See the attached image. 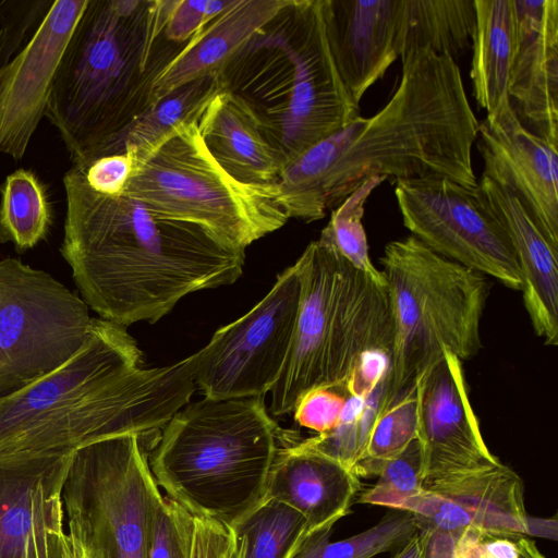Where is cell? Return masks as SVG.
Masks as SVG:
<instances>
[{
  "mask_svg": "<svg viewBox=\"0 0 558 558\" xmlns=\"http://www.w3.org/2000/svg\"><path fill=\"white\" fill-rule=\"evenodd\" d=\"M418 441L424 486L500 463L484 441L469 399L463 362L449 351L418 376Z\"/></svg>",
  "mask_w": 558,
  "mask_h": 558,
  "instance_id": "obj_15",
  "label": "cell"
},
{
  "mask_svg": "<svg viewBox=\"0 0 558 558\" xmlns=\"http://www.w3.org/2000/svg\"><path fill=\"white\" fill-rule=\"evenodd\" d=\"M196 121L181 124L147 154L131 155L133 170L121 195L159 217L195 225L221 244L245 251L289 218L277 201L275 184L241 183L215 161Z\"/></svg>",
  "mask_w": 558,
  "mask_h": 558,
  "instance_id": "obj_9",
  "label": "cell"
},
{
  "mask_svg": "<svg viewBox=\"0 0 558 558\" xmlns=\"http://www.w3.org/2000/svg\"><path fill=\"white\" fill-rule=\"evenodd\" d=\"M159 492L138 434L96 440L71 461L62 489L65 529L90 558H146Z\"/></svg>",
  "mask_w": 558,
  "mask_h": 558,
  "instance_id": "obj_10",
  "label": "cell"
},
{
  "mask_svg": "<svg viewBox=\"0 0 558 558\" xmlns=\"http://www.w3.org/2000/svg\"><path fill=\"white\" fill-rule=\"evenodd\" d=\"M231 529L241 558H291L308 535L305 518L272 498H265Z\"/></svg>",
  "mask_w": 558,
  "mask_h": 558,
  "instance_id": "obj_29",
  "label": "cell"
},
{
  "mask_svg": "<svg viewBox=\"0 0 558 558\" xmlns=\"http://www.w3.org/2000/svg\"><path fill=\"white\" fill-rule=\"evenodd\" d=\"M401 63L399 84L385 106L335 133L337 158L320 184L326 210L371 177L392 184L438 175L477 187L472 147L480 121L456 60L421 48Z\"/></svg>",
  "mask_w": 558,
  "mask_h": 558,
  "instance_id": "obj_4",
  "label": "cell"
},
{
  "mask_svg": "<svg viewBox=\"0 0 558 558\" xmlns=\"http://www.w3.org/2000/svg\"><path fill=\"white\" fill-rule=\"evenodd\" d=\"M386 180L385 177H371L362 181L349 196L332 209L330 219L318 238L333 246L356 269L381 283H386L385 277L371 259L362 218L364 206L372 192Z\"/></svg>",
  "mask_w": 558,
  "mask_h": 558,
  "instance_id": "obj_33",
  "label": "cell"
},
{
  "mask_svg": "<svg viewBox=\"0 0 558 558\" xmlns=\"http://www.w3.org/2000/svg\"><path fill=\"white\" fill-rule=\"evenodd\" d=\"M403 511L414 515L417 531L441 538L461 558H473L487 538L531 533L522 480L501 462L425 485Z\"/></svg>",
  "mask_w": 558,
  "mask_h": 558,
  "instance_id": "obj_14",
  "label": "cell"
},
{
  "mask_svg": "<svg viewBox=\"0 0 558 558\" xmlns=\"http://www.w3.org/2000/svg\"><path fill=\"white\" fill-rule=\"evenodd\" d=\"M60 252L82 300L102 319L126 327L167 315L185 295L235 282L245 251L202 228L159 217L124 195L94 192L73 167Z\"/></svg>",
  "mask_w": 558,
  "mask_h": 558,
  "instance_id": "obj_2",
  "label": "cell"
},
{
  "mask_svg": "<svg viewBox=\"0 0 558 558\" xmlns=\"http://www.w3.org/2000/svg\"><path fill=\"white\" fill-rule=\"evenodd\" d=\"M231 558H241L240 549H239V546L236 544V541H235V545H234V549H233Z\"/></svg>",
  "mask_w": 558,
  "mask_h": 558,
  "instance_id": "obj_44",
  "label": "cell"
},
{
  "mask_svg": "<svg viewBox=\"0 0 558 558\" xmlns=\"http://www.w3.org/2000/svg\"><path fill=\"white\" fill-rule=\"evenodd\" d=\"M379 262L392 323L384 410L446 351L462 362L478 353L490 283L411 234L387 243Z\"/></svg>",
  "mask_w": 558,
  "mask_h": 558,
  "instance_id": "obj_8",
  "label": "cell"
},
{
  "mask_svg": "<svg viewBox=\"0 0 558 558\" xmlns=\"http://www.w3.org/2000/svg\"><path fill=\"white\" fill-rule=\"evenodd\" d=\"M296 260L246 314L221 327L194 353L195 386L206 398L264 397L287 362L301 298Z\"/></svg>",
  "mask_w": 558,
  "mask_h": 558,
  "instance_id": "obj_12",
  "label": "cell"
},
{
  "mask_svg": "<svg viewBox=\"0 0 558 558\" xmlns=\"http://www.w3.org/2000/svg\"><path fill=\"white\" fill-rule=\"evenodd\" d=\"M173 0H88L61 58L45 117L73 167L104 156L151 105L157 76L183 46L165 37Z\"/></svg>",
  "mask_w": 558,
  "mask_h": 558,
  "instance_id": "obj_3",
  "label": "cell"
},
{
  "mask_svg": "<svg viewBox=\"0 0 558 558\" xmlns=\"http://www.w3.org/2000/svg\"><path fill=\"white\" fill-rule=\"evenodd\" d=\"M474 8L470 76L474 99L488 114L510 99L508 84L517 39L515 8L513 0H474Z\"/></svg>",
  "mask_w": 558,
  "mask_h": 558,
  "instance_id": "obj_25",
  "label": "cell"
},
{
  "mask_svg": "<svg viewBox=\"0 0 558 558\" xmlns=\"http://www.w3.org/2000/svg\"><path fill=\"white\" fill-rule=\"evenodd\" d=\"M298 262L301 298L290 352L270 390L275 416L292 413L308 390L345 388L367 354H389L391 349L386 283L356 269L319 239Z\"/></svg>",
  "mask_w": 558,
  "mask_h": 558,
  "instance_id": "obj_7",
  "label": "cell"
},
{
  "mask_svg": "<svg viewBox=\"0 0 558 558\" xmlns=\"http://www.w3.org/2000/svg\"><path fill=\"white\" fill-rule=\"evenodd\" d=\"M298 441L270 417L264 397H205L166 423L148 463L168 498L232 527L264 501L278 452Z\"/></svg>",
  "mask_w": 558,
  "mask_h": 558,
  "instance_id": "obj_6",
  "label": "cell"
},
{
  "mask_svg": "<svg viewBox=\"0 0 558 558\" xmlns=\"http://www.w3.org/2000/svg\"><path fill=\"white\" fill-rule=\"evenodd\" d=\"M235 537L231 527L201 517H194L191 558H231Z\"/></svg>",
  "mask_w": 558,
  "mask_h": 558,
  "instance_id": "obj_39",
  "label": "cell"
},
{
  "mask_svg": "<svg viewBox=\"0 0 558 558\" xmlns=\"http://www.w3.org/2000/svg\"><path fill=\"white\" fill-rule=\"evenodd\" d=\"M517 39L508 94L531 132L558 147V0H513Z\"/></svg>",
  "mask_w": 558,
  "mask_h": 558,
  "instance_id": "obj_18",
  "label": "cell"
},
{
  "mask_svg": "<svg viewBox=\"0 0 558 558\" xmlns=\"http://www.w3.org/2000/svg\"><path fill=\"white\" fill-rule=\"evenodd\" d=\"M0 3V66L20 51L37 31L53 1H5Z\"/></svg>",
  "mask_w": 558,
  "mask_h": 558,
  "instance_id": "obj_36",
  "label": "cell"
},
{
  "mask_svg": "<svg viewBox=\"0 0 558 558\" xmlns=\"http://www.w3.org/2000/svg\"><path fill=\"white\" fill-rule=\"evenodd\" d=\"M474 0H401V59L421 48L454 60L472 46Z\"/></svg>",
  "mask_w": 558,
  "mask_h": 558,
  "instance_id": "obj_27",
  "label": "cell"
},
{
  "mask_svg": "<svg viewBox=\"0 0 558 558\" xmlns=\"http://www.w3.org/2000/svg\"><path fill=\"white\" fill-rule=\"evenodd\" d=\"M475 558H545L536 544L524 535L485 539Z\"/></svg>",
  "mask_w": 558,
  "mask_h": 558,
  "instance_id": "obj_41",
  "label": "cell"
},
{
  "mask_svg": "<svg viewBox=\"0 0 558 558\" xmlns=\"http://www.w3.org/2000/svg\"><path fill=\"white\" fill-rule=\"evenodd\" d=\"M196 124L210 156L234 180L250 185L276 183L283 163L240 97L222 88Z\"/></svg>",
  "mask_w": 558,
  "mask_h": 558,
  "instance_id": "obj_22",
  "label": "cell"
},
{
  "mask_svg": "<svg viewBox=\"0 0 558 558\" xmlns=\"http://www.w3.org/2000/svg\"><path fill=\"white\" fill-rule=\"evenodd\" d=\"M222 88L220 74L216 73L173 89L134 119L113 140L104 156L129 153L140 157L147 154L178 126L196 121Z\"/></svg>",
  "mask_w": 558,
  "mask_h": 558,
  "instance_id": "obj_26",
  "label": "cell"
},
{
  "mask_svg": "<svg viewBox=\"0 0 558 558\" xmlns=\"http://www.w3.org/2000/svg\"><path fill=\"white\" fill-rule=\"evenodd\" d=\"M483 174L509 187L558 248V147L531 132L510 99L480 122Z\"/></svg>",
  "mask_w": 558,
  "mask_h": 558,
  "instance_id": "obj_17",
  "label": "cell"
},
{
  "mask_svg": "<svg viewBox=\"0 0 558 558\" xmlns=\"http://www.w3.org/2000/svg\"><path fill=\"white\" fill-rule=\"evenodd\" d=\"M404 227L436 254L522 290V272L502 225L477 187L438 175L392 183Z\"/></svg>",
  "mask_w": 558,
  "mask_h": 558,
  "instance_id": "obj_13",
  "label": "cell"
},
{
  "mask_svg": "<svg viewBox=\"0 0 558 558\" xmlns=\"http://www.w3.org/2000/svg\"><path fill=\"white\" fill-rule=\"evenodd\" d=\"M219 74L283 167L361 116L331 54L323 0H289Z\"/></svg>",
  "mask_w": 558,
  "mask_h": 558,
  "instance_id": "obj_5",
  "label": "cell"
},
{
  "mask_svg": "<svg viewBox=\"0 0 558 558\" xmlns=\"http://www.w3.org/2000/svg\"><path fill=\"white\" fill-rule=\"evenodd\" d=\"M141 363L125 327L93 317L70 360L0 398V476L44 473L96 440L162 428L196 389L194 354L161 367Z\"/></svg>",
  "mask_w": 558,
  "mask_h": 558,
  "instance_id": "obj_1",
  "label": "cell"
},
{
  "mask_svg": "<svg viewBox=\"0 0 558 558\" xmlns=\"http://www.w3.org/2000/svg\"><path fill=\"white\" fill-rule=\"evenodd\" d=\"M0 242L24 252L43 241L51 226L44 183L31 170L17 169L0 186Z\"/></svg>",
  "mask_w": 558,
  "mask_h": 558,
  "instance_id": "obj_28",
  "label": "cell"
},
{
  "mask_svg": "<svg viewBox=\"0 0 558 558\" xmlns=\"http://www.w3.org/2000/svg\"><path fill=\"white\" fill-rule=\"evenodd\" d=\"M88 0H57L35 34L0 66V154L21 159L45 117L53 81Z\"/></svg>",
  "mask_w": 558,
  "mask_h": 558,
  "instance_id": "obj_16",
  "label": "cell"
},
{
  "mask_svg": "<svg viewBox=\"0 0 558 558\" xmlns=\"http://www.w3.org/2000/svg\"><path fill=\"white\" fill-rule=\"evenodd\" d=\"M424 489V463L418 439L388 461L375 485L365 490L359 502L402 510Z\"/></svg>",
  "mask_w": 558,
  "mask_h": 558,
  "instance_id": "obj_34",
  "label": "cell"
},
{
  "mask_svg": "<svg viewBox=\"0 0 558 558\" xmlns=\"http://www.w3.org/2000/svg\"><path fill=\"white\" fill-rule=\"evenodd\" d=\"M349 392L347 388L319 387L305 392L293 410L299 425L325 433L340 421Z\"/></svg>",
  "mask_w": 558,
  "mask_h": 558,
  "instance_id": "obj_37",
  "label": "cell"
},
{
  "mask_svg": "<svg viewBox=\"0 0 558 558\" xmlns=\"http://www.w3.org/2000/svg\"><path fill=\"white\" fill-rule=\"evenodd\" d=\"M477 189L514 250L522 272L523 303L535 333L546 345H557L558 248L509 187L482 174Z\"/></svg>",
  "mask_w": 558,
  "mask_h": 558,
  "instance_id": "obj_20",
  "label": "cell"
},
{
  "mask_svg": "<svg viewBox=\"0 0 558 558\" xmlns=\"http://www.w3.org/2000/svg\"><path fill=\"white\" fill-rule=\"evenodd\" d=\"M323 8L337 70L360 104L401 56L400 0H323Z\"/></svg>",
  "mask_w": 558,
  "mask_h": 558,
  "instance_id": "obj_19",
  "label": "cell"
},
{
  "mask_svg": "<svg viewBox=\"0 0 558 558\" xmlns=\"http://www.w3.org/2000/svg\"><path fill=\"white\" fill-rule=\"evenodd\" d=\"M288 3L235 0L204 25L161 71L153 86L151 105L184 84L220 73L230 58Z\"/></svg>",
  "mask_w": 558,
  "mask_h": 558,
  "instance_id": "obj_23",
  "label": "cell"
},
{
  "mask_svg": "<svg viewBox=\"0 0 558 558\" xmlns=\"http://www.w3.org/2000/svg\"><path fill=\"white\" fill-rule=\"evenodd\" d=\"M360 487V477L352 470L298 441L278 452L268 476L266 498L299 511L311 534L332 530L349 513Z\"/></svg>",
  "mask_w": 558,
  "mask_h": 558,
  "instance_id": "obj_21",
  "label": "cell"
},
{
  "mask_svg": "<svg viewBox=\"0 0 558 558\" xmlns=\"http://www.w3.org/2000/svg\"><path fill=\"white\" fill-rule=\"evenodd\" d=\"M416 532L411 512L391 510L377 524L341 541L330 542L332 530L311 533L291 558H373L396 551Z\"/></svg>",
  "mask_w": 558,
  "mask_h": 558,
  "instance_id": "obj_30",
  "label": "cell"
},
{
  "mask_svg": "<svg viewBox=\"0 0 558 558\" xmlns=\"http://www.w3.org/2000/svg\"><path fill=\"white\" fill-rule=\"evenodd\" d=\"M59 556V544L58 539L41 544L35 545L28 549L24 558H57Z\"/></svg>",
  "mask_w": 558,
  "mask_h": 558,
  "instance_id": "obj_43",
  "label": "cell"
},
{
  "mask_svg": "<svg viewBox=\"0 0 558 558\" xmlns=\"http://www.w3.org/2000/svg\"><path fill=\"white\" fill-rule=\"evenodd\" d=\"M207 0H173L165 25V37L184 46L205 24Z\"/></svg>",
  "mask_w": 558,
  "mask_h": 558,
  "instance_id": "obj_40",
  "label": "cell"
},
{
  "mask_svg": "<svg viewBox=\"0 0 558 558\" xmlns=\"http://www.w3.org/2000/svg\"><path fill=\"white\" fill-rule=\"evenodd\" d=\"M89 307L50 274L0 260V398L70 360L83 345Z\"/></svg>",
  "mask_w": 558,
  "mask_h": 558,
  "instance_id": "obj_11",
  "label": "cell"
},
{
  "mask_svg": "<svg viewBox=\"0 0 558 558\" xmlns=\"http://www.w3.org/2000/svg\"><path fill=\"white\" fill-rule=\"evenodd\" d=\"M425 541L421 532H416L404 545L391 553L389 558H424Z\"/></svg>",
  "mask_w": 558,
  "mask_h": 558,
  "instance_id": "obj_42",
  "label": "cell"
},
{
  "mask_svg": "<svg viewBox=\"0 0 558 558\" xmlns=\"http://www.w3.org/2000/svg\"><path fill=\"white\" fill-rule=\"evenodd\" d=\"M386 379L364 392L349 395L338 424L322 434L301 439L300 445L353 471L361 459L371 429L383 410Z\"/></svg>",
  "mask_w": 558,
  "mask_h": 558,
  "instance_id": "obj_31",
  "label": "cell"
},
{
  "mask_svg": "<svg viewBox=\"0 0 558 558\" xmlns=\"http://www.w3.org/2000/svg\"><path fill=\"white\" fill-rule=\"evenodd\" d=\"M71 461L44 473L0 476V558H24L65 532L62 489Z\"/></svg>",
  "mask_w": 558,
  "mask_h": 558,
  "instance_id": "obj_24",
  "label": "cell"
},
{
  "mask_svg": "<svg viewBox=\"0 0 558 558\" xmlns=\"http://www.w3.org/2000/svg\"><path fill=\"white\" fill-rule=\"evenodd\" d=\"M194 515L159 492L155 498L146 558H191Z\"/></svg>",
  "mask_w": 558,
  "mask_h": 558,
  "instance_id": "obj_35",
  "label": "cell"
},
{
  "mask_svg": "<svg viewBox=\"0 0 558 558\" xmlns=\"http://www.w3.org/2000/svg\"><path fill=\"white\" fill-rule=\"evenodd\" d=\"M418 377L377 416L364 452L353 472L359 476L380 473L385 464L399 456L418 437Z\"/></svg>",
  "mask_w": 558,
  "mask_h": 558,
  "instance_id": "obj_32",
  "label": "cell"
},
{
  "mask_svg": "<svg viewBox=\"0 0 558 558\" xmlns=\"http://www.w3.org/2000/svg\"><path fill=\"white\" fill-rule=\"evenodd\" d=\"M73 168L81 173L85 183L94 192L108 196H118L123 193L131 177L133 158L129 153L114 154Z\"/></svg>",
  "mask_w": 558,
  "mask_h": 558,
  "instance_id": "obj_38",
  "label": "cell"
}]
</instances>
